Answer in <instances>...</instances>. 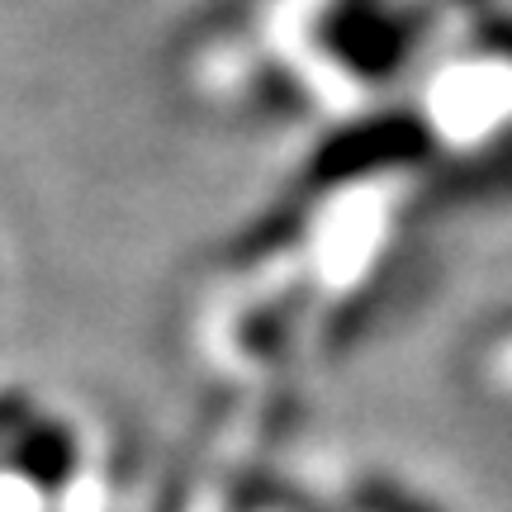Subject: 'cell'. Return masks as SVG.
Returning a JSON list of instances; mask_svg holds the SVG:
<instances>
[]
</instances>
